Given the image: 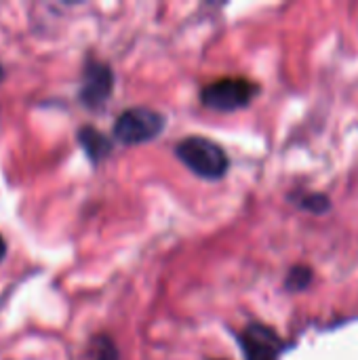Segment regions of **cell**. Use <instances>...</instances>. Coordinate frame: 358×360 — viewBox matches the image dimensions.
I'll return each mask as SVG.
<instances>
[{
    "instance_id": "obj_3",
    "label": "cell",
    "mask_w": 358,
    "mask_h": 360,
    "mask_svg": "<svg viewBox=\"0 0 358 360\" xmlns=\"http://www.w3.org/2000/svg\"><path fill=\"white\" fill-rule=\"evenodd\" d=\"M260 93V86L247 78H222L207 84L200 91V101L207 108L232 112L251 103V99Z\"/></svg>"
},
{
    "instance_id": "obj_4",
    "label": "cell",
    "mask_w": 358,
    "mask_h": 360,
    "mask_svg": "<svg viewBox=\"0 0 358 360\" xmlns=\"http://www.w3.org/2000/svg\"><path fill=\"white\" fill-rule=\"evenodd\" d=\"M241 348L245 352V360H279L283 342L270 327L251 323L241 333Z\"/></svg>"
},
{
    "instance_id": "obj_7",
    "label": "cell",
    "mask_w": 358,
    "mask_h": 360,
    "mask_svg": "<svg viewBox=\"0 0 358 360\" xmlns=\"http://www.w3.org/2000/svg\"><path fill=\"white\" fill-rule=\"evenodd\" d=\"M295 200H298L295 205H300L302 209H306V211H310V213H317V215H321V213H325V211L331 209V200H329L325 194H321V192L300 194Z\"/></svg>"
},
{
    "instance_id": "obj_5",
    "label": "cell",
    "mask_w": 358,
    "mask_h": 360,
    "mask_svg": "<svg viewBox=\"0 0 358 360\" xmlns=\"http://www.w3.org/2000/svg\"><path fill=\"white\" fill-rule=\"evenodd\" d=\"M114 91V72L106 63H89L82 74L80 101L87 108H101Z\"/></svg>"
},
{
    "instance_id": "obj_9",
    "label": "cell",
    "mask_w": 358,
    "mask_h": 360,
    "mask_svg": "<svg viewBox=\"0 0 358 360\" xmlns=\"http://www.w3.org/2000/svg\"><path fill=\"white\" fill-rule=\"evenodd\" d=\"M97 356L95 360H118V352H116V346L108 340V338H101L97 342Z\"/></svg>"
},
{
    "instance_id": "obj_2",
    "label": "cell",
    "mask_w": 358,
    "mask_h": 360,
    "mask_svg": "<svg viewBox=\"0 0 358 360\" xmlns=\"http://www.w3.org/2000/svg\"><path fill=\"white\" fill-rule=\"evenodd\" d=\"M167 127V118L152 108H129L114 122V137L127 146L146 143L158 137Z\"/></svg>"
},
{
    "instance_id": "obj_10",
    "label": "cell",
    "mask_w": 358,
    "mask_h": 360,
    "mask_svg": "<svg viewBox=\"0 0 358 360\" xmlns=\"http://www.w3.org/2000/svg\"><path fill=\"white\" fill-rule=\"evenodd\" d=\"M4 251H6V243H4V238L0 236V259L4 257Z\"/></svg>"
},
{
    "instance_id": "obj_8",
    "label": "cell",
    "mask_w": 358,
    "mask_h": 360,
    "mask_svg": "<svg viewBox=\"0 0 358 360\" xmlns=\"http://www.w3.org/2000/svg\"><path fill=\"white\" fill-rule=\"evenodd\" d=\"M312 283V270L306 268V266H295L289 276H287V289L289 291H304L308 285Z\"/></svg>"
},
{
    "instance_id": "obj_11",
    "label": "cell",
    "mask_w": 358,
    "mask_h": 360,
    "mask_svg": "<svg viewBox=\"0 0 358 360\" xmlns=\"http://www.w3.org/2000/svg\"><path fill=\"white\" fill-rule=\"evenodd\" d=\"M4 80V70H2V65H0V82Z\"/></svg>"
},
{
    "instance_id": "obj_6",
    "label": "cell",
    "mask_w": 358,
    "mask_h": 360,
    "mask_svg": "<svg viewBox=\"0 0 358 360\" xmlns=\"http://www.w3.org/2000/svg\"><path fill=\"white\" fill-rule=\"evenodd\" d=\"M78 141H80V146L84 148L87 156H89L93 162L106 158V156L110 154V150H112L110 139H108L106 135H101V133H99L97 129H93V127H82V129L78 131Z\"/></svg>"
},
{
    "instance_id": "obj_1",
    "label": "cell",
    "mask_w": 358,
    "mask_h": 360,
    "mask_svg": "<svg viewBox=\"0 0 358 360\" xmlns=\"http://www.w3.org/2000/svg\"><path fill=\"white\" fill-rule=\"evenodd\" d=\"M179 160L198 177L205 179H222L228 173L230 158L222 146L207 137H186L177 143Z\"/></svg>"
}]
</instances>
